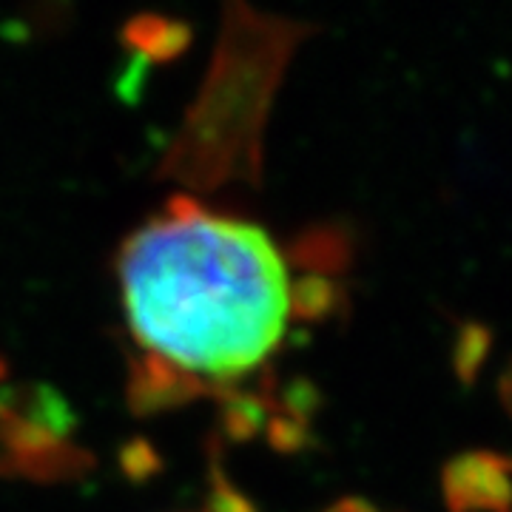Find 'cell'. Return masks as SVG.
Wrapping results in <instances>:
<instances>
[{"mask_svg":"<svg viewBox=\"0 0 512 512\" xmlns=\"http://www.w3.org/2000/svg\"><path fill=\"white\" fill-rule=\"evenodd\" d=\"M117 274L134 339L197 379L251 373L288 328V268L251 222L174 208L128 237Z\"/></svg>","mask_w":512,"mask_h":512,"instance_id":"6da1fadb","label":"cell"},{"mask_svg":"<svg viewBox=\"0 0 512 512\" xmlns=\"http://www.w3.org/2000/svg\"><path fill=\"white\" fill-rule=\"evenodd\" d=\"M447 512H510L512 453L467 450L441 467Z\"/></svg>","mask_w":512,"mask_h":512,"instance_id":"7a4b0ae2","label":"cell"},{"mask_svg":"<svg viewBox=\"0 0 512 512\" xmlns=\"http://www.w3.org/2000/svg\"><path fill=\"white\" fill-rule=\"evenodd\" d=\"M493 339V328L478 322V319L458 322L456 339H453V370H456V379L464 387L476 384L478 373L484 370L490 353H493Z\"/></svg>","mask_w":512,"mask_h":512,"instance_id":"3957f363","label":"cell"},{"mask_svg":"<svg viewBox=\"0 0 512 512\" xmlns=\"http://www.w3.org/2000/svg\"><path fill=\"white\" fill-rule=\"evenodd\" d=\"M495 387H498V402H501V407L507 410V416L512 419V359L507 362V367L498 373Z\"/></svg>","mask_w":512,"mask_h":512,"instance_id":"277c9868","label":"cell"},{"mask_svg":"<svg viewBox=\"0 0 512 512\" xmlns=\"http://www.w3.org/2000/svg\"><path fill=\"white\" fill-rule=\"evenodd\" d=\"M333 512H376L373 507H367L365 501H345V504H339Z\"/></svg>","mask_w":512,"mask_h":512,"instance_id":"5b68a950","label":"cell"}]
</instances>
